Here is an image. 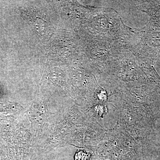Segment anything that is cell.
Wrapping results in <instances>:
<instances>
[{
	"label": "cell",
	"instance_id": "1",
	"mask_svg": "<svg viewBox=\"0 0 160 160\" xmlns=\"http://www.w3.org/2000/svg\"><path fill=\"white\" fill-rule=\"evenodd\" d=\"M89 156L83 151H80L76 154L75 160H88Z\"/></svg>",
	"mask_w": 160,
	"mask_h": 160
}]
</instances>
